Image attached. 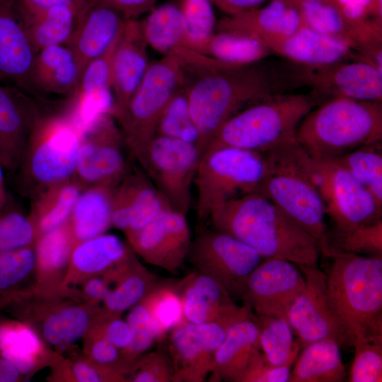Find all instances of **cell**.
Listing matches in <instances>:
<instances>
[{
  "label": "cell",
  "mask_w": 382,
  "mask_h": 382,
  "mask_svg": "<svg viewBox=\"0 0 382 382\" xmlns=\"http://www.w3.org/2000/svg\"><path fill=\"white\" fill-rule=\"evenodd\" d=\"M329 259L327 295L352 347L358 341H382V256L334 250Z\"/></svg>",
  "instance_id": "cell-3"
},
{
  "label": "cell",
  "mask_w": 382,
  "mask_h": 382,
  "mask_svg": "<svg viewBox=\"0 0 382 382\" xmlns=\"http://www.w3.org/2000/svg\"><path fill=\"white\" fill-rule=\"evenodd\" d=\"M125 236L136 255L148 264L173 274L187 259L192 241L186 214L173 208Z\"/></svg>",
  "instance_id": "cell-18"
},
{
  "label": "cell",
  "mask_w": 382,
  "mask_h": 382,
  "mask_svg": "<svg viewBox=\"0 0 382 382\" xmlns=\"http://www.w3.org/2000/svg\"><path fill=\"white\" fill-rule=\"evenodd\" d=\"M102 325L105 335L117 349L122 352L129 347L132 332L127 322L121 316H108L103 313Z\"/></svg>",
  "instance_id": "cell-56"
},
{
  "label": "cell",
  "mask_w": 382,
  "mask_h": 382,
  "mask_svg": "<svg viewBox=\"0 0 382 382\" xmlns=\"http://www.w3.org/2000/svg\"><path fill=\"white\" fill-rule=\"evenodd\" d=\"M292 365L275 366L260 349L254 354L239 382H289Z\"/></svg>",
  "instance_id": "cell-54"
},
{
  "label": "cell",
  "mask_w": 382,
  "mask_h": 382,
  "mask_svg": "<svg viewBox=\"0 0 382 382\" xmlns=\"http://www.w3.org/2000/svg\"><path fill=\"white\" fill-rule=\"evenodd\" d=\"M306 26L294 0H270L263 8L227 15L216 22L215 31H228L255 37L272 50Z\"/></svg>",
  "instance_id": "cell-21"
},
{
  "label": "cell",
  "mask_w": 382,
  "mask_h": 382,
  "mask_svg": "<svg viewBox=\"0 0 382 382\" xmlns=\"http://www.w3.org/2000/svg\"><path fill=\"white\" fill-rule=\"evenodd\" d=\"M113 188L96 185L80 193L69 218L75 244L105 233L112 226Z\"/></svg>",
  "instance_id": "cell-34"
},
{
  "label": "cell",
  "mask_w": 382,
  "mask_h": 382,
  "mask_svg": "<svg viewBox=\"0 0 382 382\" xmlns=\"http://www.w3.org/2000/svg\"><path fill=\"white\" fill-rule=\"evenodd\" d=\"M184 322L234 324L253 315L245 305L238 306L212 278L197 271L180 280Z\"/></svg>",
  "instance_id": "cell-22"
},
{
  "label": "cell",
  "mask_w": 382,
  "mask_h": 382,
  "mask_svg": "<svg viewBox=\"0 0 382 382\" xmlns=\"http://www.w3.org/2000/svg\"><path fill=\"white\" fill-rule=\"evenodd\" d=\"M88 0H16L23 19L35 16L56 6L66 5L81 9Z\"/></svg>",
  "instance_id": "cell-58"
},
{
  "label": "cell",
  "mask_w": 382,
  "mask_h": 382,
  "mask_svg": "<svg viewBox=\"0 0 382 382\" xmlns=\"http://www.w3.org/2000/svg\"><path fill=\"white\" fill-rule=\"evenodd\" d=\"M74 382H126L127 378L110 369L99 365L83 354L71 360Z\"/></svg>",
  "instance_id": "cell-55"
},
{
  "label": "cell",
  "mask_w": 382,
  "mask_h": 382,
  "mask_svg": "<svg viewBox=\"0 0 382 382\" xmlns=\"http://www.w3.org/2000/svg\"><path fill=\"white\" fill-rule=\"evenodd\" d=\"M42 115L31 94L0 83V163L18 168L30 134Z\"/></svg>",
  "instance_id": "cell-23"
},
{
  "label": "cell",
  "mask_w": 382,
  "mask_h": 382,
  "mask_svg": "<svg viewBox=\"0 0 382 382\" xmlns=\"http://www.w3.org/2000/svg\"><path fill=\"white\" fill-rule=\"evenodd\" d=\"M103 316L83 337L82 354L93 362L124 375L127 379L134 366L105 335Z\"/></svg>",
  "instance_id": "cell-47"
},
{
  "label": "cell",
  "mask_w": 382,
  "mask_h": 382,
  "mask_svg": "<svg viewBox=\"0 0 382 382\" xmlns=\"http://www.w3.org/2000/svg\"><path fill=\"white\" fill-rule=\"evenodd\" d=\"M127 19L103 2L88 0L79 11L76 30L66 45L74 53L81 74L89 62L109 49Z\"/></svg>",
  "instance_id": "cell-26"
},
{
  "label": "cell",
  "mask_w": 382,
  "mask_h": 382,
  "mask_svg": "<svg viewBox=\"0 0 382 382\" xmlns=\"http://www.w3.org/2000/svg\"><path fill=\"white\" fill-rule=\"evenodd\" d=\"M354 357L349 372V382L382 381V341L355 342Z\"/></svg>",
  "instance_id": "cell-51"
},
{
  "label": "cell",
  "mask_w": 382,
  "mask_h": 382,
  "mask_svg": "<svg viewBox=\"0 0 382 382\" xmlns=\"http://www.w3.org/2000/svg\"><path fill=\"white\" fill-rule=\"evenodd\" d=\"M81 138L66 115H42L30 134L19 166L24 180H32L42 190L72 178Z\"/></svg>",
  "instance_id": "cell-11"
},
{
  "label": "cell",
  "mask_w": 382,
  "mask_h": 382,
  "mask_svg": "<svg viewBox=\"0 0 382 382\" xmlns=\"http://www.w3.org/2000/svg\"><path fill=\"white\" fill-rule=\"evenodd\" d=\"M200 158L195 144L156 134L137 158L171 207L186 214Z\"/></svg>",
  "instance_id": "cell-13"
},
{
  "label": "cell",
  "mask_w": 382,
  "mask_h": 382,
  "mask_svg": "<svg viewBox=\"0 0 382 382\" xmlns=\"http://www.w3.org/2000/svg\"><path fill=\"white\" fill-rule=\"evenodd\" d=\"M170 52L179 69L201 156L219 129L242 110L294 86L286 65L262 61L236 65L178 46Z\"/></svg>",
  "instance_id": "cell-1"
},
{
  "label": "cell",
  "mask_w": 382,
  "mask_h": 382,
  "mask_svg": "<svg viewBox=\"0 0 382 382\" xmlns=\"http://www.w3.org/2000/svg\"><path fill=\"white\" fill-rule=\"evenodd\" d=\"M301 1H327V0H301Z\"/></svg>",
  "instance_id": "cell-63"
},
{
  "label": "cell",
  "mask_w": 382,
  "mask_h": 382,
  "mask_svg": "<svg viewBox=\"0 0 382 382\" xmlns=\"http://www.w3.org/2000/svg\"><path fill=\"white\" fill-rule=\"evenodd\" d=\"M335 161L382 206V141L361 146Z\"/></svg>",
  "instance_id": "cell-42"
},
{
  "label": "cell",
  "mask_w": 382,
  "mask_h": 382,
  "mask_svg": "<svg viewBox=\"0 0 382 382\" xmlns=\"http://www.w3.org/2000/svg\"><path fill=\"white\" fill-rule=\"evenodd\" d=\"M296 156L321 197L333 230L382 220V206L336 161L312 158L299 145Z\"/></svg>",
  "instance_id": "cell-9"
},
{
  "label": "cell",
  "mask_w": 382,
  "mask_h": 382,
  "mask_svg": "<svg viewBox=\"0 0 382 382\" xmlns=\"http://www.w3.org/2000/svg\"><path fill=\"white\" fill-rule=\"evenodd\" d=\"M122 141L111 115L103 116L82 135L74 174L81 186L115 187L122 180L127 174Z\"/></svg>",
  "instance_id": "cell-16"
},
{
  "label": "cell",
  "mask_w": 382,
  "mask_h": 382,
  "mask_svg": "<svg viewBox=\"0 0 382 382\" xmlns=\"http://www.w3.org/2000/svg\"><path fill=\"white\" fill-rule=\"evenodd\" d=\"M298 267L306 284L290 307L286 319L301 347L327 339L336 341L340 347H352L347 333L329 302L325 274L318 265Z\"/></svg>",
  "instance_id": "cell-15"
},
{
  "label": "cell",
  "mask_w": 382,
  "mask_h": 382,
  "mask_svg": "<svg viewBox=\"0 0 382 382\" xmlns=\"http://www.w3.org/2000/svg\"><path fill=\"white\" fill-rule=\"evenodd\" d=\"M132 250L118 236L103 233L74 245L63 291L71 299V289L89 278L103 275Z\"/></svg>",
  "instance_id": "cell-30"
},
{
  "label": "cell",
  "mask_w": 382,
  "mask_h": 382,
  "mask_svg": "<svg viewBox=\"0 0 382 382\" xmlns=\"http://www.w3.org/2000/svg\"><path fill=\"white\" fill-rule=\"evenodd\" d=\"M289 382H341L346 376L340 345L333 340H323L301 348Z\"/></svg>",
  "instance_id": "cell-35"
},
{
  "label": "cell",
  "mask_w": 382,
  "mask_h": 382,
  "mask_svg": "<svg viewBox=\"0 0 382 382\" xmlns=\"http://www.w3.org/2000/svg\"><path fill=\"white\" fill-rule=\"evenodd\" d=\"M159 281L136 257L101 304L104 313L108 316H121L142 301Z\"/></svg>",
  "instance_id": "cell-40"
},
{
  "label": "cell",
  "mask_w": 382,
  "mask_h": 382,
  "mask_svg": "<svg viewBox=\"0 0 382 382\" xmlns=\"http://www.w3.org/2000/svg\"><path fill=\"white\" fill-rule=\"evenodd\" d=\"M294 263L282 258H265L248 276L241 297L257 316L286 318L304 289L305 277Z\"/></svg>",
  "instance_id": "cell-17"
},
{
  "label": "cell",
  "mask_w": 382,
  "mask_h": 382,
  "mask_svg": "<svg viewBox=\"0 0 382 382\" xmlns=\"http://www.w3.org/2000/svg\"><path fill=\"white\" fill-rule=\"evenodd\" d=\"M332 249L366 256H382V220L329 232Z\"/></svg>",
  "instance_id": "cell-45"
},
{
  "label": "cell",
  "mask_w": 382,
  "mask_h": 382,
  "mask_svg": "<svg viewBox=\"0 0 382 382\" xmlns=\"http://www.w3.org/2000/svg\"><path fill=\"white\" fill-rule=\"evenodd\" d=\"M255 315L233 324L217 348L212 375L214 379L239 382L254 354L260 349Z\"/></svg>",
  "instance_id": "cell-33"
},
{
  "label": "cell",
  "mask_w": 382,
  "mask_h": 382,
  "mask_svg": "<svg viewBox=\"0 0 382 382\" xmlns=\"http://www.w3.org/2000/svg\"><path fill=\"white\" fill-rule=\"evenodd\" d=\"M255 317L259 327V346L265 359L275 366H293L302 347L287 319Z\"/></svg>",
  "instance_id": "cell-41"
},
{
  "label": "cell",
  "mask_w": 382,
  "mask_h": 382,
  "mask_svg": "<svg viewBox=\"0 0 382 382\" xmlns=\"http://www.w3.org/2000/svg\"><path fill=\"white\" fill-rule=\"evenodd\" d=\"M35 263V245L0 253V296L31 286Z\"/></svg>",
  "instance_id": "cell-44"
},
{
  "label": "cell",
  "mask_w": 382,
  "mask_h": 382,
  "mask_svg": "<svg viewBox=\"0 0 382 382\" xmlns=\"http://www.w3.org/2000/svg\"><path fill=\"white\" fill-rule=\"evenodd\" d=\"M81 71L71 50L66 45L50 46L36 53L30 73L31 93L71 96Z\"/></svg>",
  "instance_id": "cell-32"
},
{
  "label": "cell",
  "mask_w": 382,
  "mask_h": 382,
  "mask_svg": "<svg viewBox=\"0 0 382 382\" xmlns=\"http://www.w3.org/2000/svg\"><path fill=\"white\" fill-rule=\"evenodd\" d=\"M120 35L103 54L86 65L71 96V105L66 115L81 136L103 116H113L111 61Z\"/></svg>",
  "instance_id": "cell-20"
},
{
  "label": "cell",
  "mask_w": 382,
  "mask_h": 382,
  "mask_svg": "<svg viewBox=\"0 0 382 382\" xmlns=\"http://www.w3.org/2000/svg\"><path fill=\"white\" fill-rule=\"evenodd\" d=\"M187 259L197 269L241 299L250 274L263 258L253 248L225 233L201 228L192 241Z\"/></svg>",
  "instance_id": "cell-14"
},
{
  "label": "cell",
  "mask_w": 382,
  "mask_h": 382,
  "mask_svg": "<svg viewBox=\"0 0 382 382\" xmlns=\"http://www.w3.org/2000/svg\"><path fill=\"white\" fill-rule=\"evenodd\" d=\"M268 168V161L262 153L233 147L204 152L194 180L198 221L203 224L212 210L222 203L257 192Z\"/></svg>",
  "instance_id": "cell-7"
},
{
  "label": "cell",
  "mask_w": 382,
  "mask_h": 382,
  "mask_svg": "<svg viewBox=\"0 0 382 382\" xmlns=\"http://www.w3.org/2000/svg\"><path fill=\"white\" fill-rule=\"evenodd\" d=\"M295 86L313 90L315 104L335 98L382 102V71L363 60L340 62L321 66L286 64Z\"/></svg>",
  "instance_id": "cell-12"
},
{
  "label": "cell",
  "mask_w": 382,
  "mask_h": 382,
  "mask_svg": "<svg viewBox=\"0 0 382 382\" xmlns=\"http://www.w3.org/2000/svg\"><path fill=\"white\" fill-rule=\"evenodd\" d=\"M0 313L31 326L51 347L65 348L82 339L102 317L101 305L66 297H43L31 286L0 297Z\"/></svg>",
  "instance_id": "cell-8"
},
{
  "label": "cell",
  "mask_w": 382,
  "mask_h": 382,
  "mask_svg": "<svg viewBox=\"0 0 382 382\" xmlns=\"http://www.w3.org/2000/svg\"><path fill=\"white\" fill-rule=\"evenodd\" d=\"M272 52L290 62L305 66L363 60L348 42L323 35L307 26L275 46Z\"/></svg>",
  "instance_id": "cell-31"
},
{
  "label": "cell",
  "mask_w": 382,
  "mask_h": 382,
  "mask_svg": "<svg viewBox=\"0 0 382 382\" xmlns=\"http://www.w3.org/2000/svg\"><path fill=\"white\" fill-rule=\"evenodd\" d=\"M180 86L177 62L171 52L149 62L139 86L114 117L124 141L137 158L156 135L160 118Z\"/></svg>",
  "instance_id": "cell-10"
},
{
  "label": "cell",
  "mask_w": 382,
  "mask_h": 382,
  "mask_svg": "<svg viewBox=\"0 0 382 382\" xmlns=\"http://www.w3.org/2000/svg\"><path fill=\"white\" fill-rule=\"evenodd\" d=\"M188 37L185 47L194 49L214 32L216 21L210 0H180Z\"/></svg>",
  "instance_id": "cell-50"
},
{
  "label": "cell",
  "mask_w": 382,
  "mask_h": 382,
  "mask_svg": "<svg viewBox=\"0 0 382 382\" xmlns=\"http://www.w3.org/2000/svg\"><path fill=\"white\" fill-rule=\"evenodd\" d=\"M4 167L0 163V210L8 204V196L4 184Z\"/></svg>",
  "instance_id": "cell-62"
},
{
  "label": "cell",
  "mask_w": 382,
  "mask_h": 382,
  "mask_svg": "<svg viewBox=\"0 0 382 382\" xmlns=\"http://www.w3.org/2000/svg\"><path fill=\"white\" fill-rule=\"evenodd\" d=\"M296 138L311 157L336 160L382 141V103L346 98L327 100L303 117Z\"/></svg>",
  "instance_id": "cell-4"
},
{
  "label": "cell",
  "mask_w": 382,
  "mask_h": 382,
  "mask_svg": "<svg viewBox=\"0 0 382 382\" xmlns=\"http://www.w3.org/2000/svg\"><path fill=\"white\" fill-rule=\"evenodd\" d=\"M81 190L79 182L71 178L40 192L29 216L37 238L69 221Z\"/></svg>",
  "instance_id": "cell-36"
},
{
  "label": "cell",
  "mask_w": 382,
  "mask_h": 382,
  "mask_svg": "<svg viewBox=\"0 0 382 382\" xmlns=\"http://www.w3.org/2000/svg\"><path fill=\"white\" fill-rule=\"evenodd\" d=\"M80 11L73 6L60 5L23 19L35 52L50 46L66 45L76 30Z\"/></svg>",
  "instance_id": "cell-38"
},
{
  "label": "cell",
  "mask_w": 382,
  "mask_h": 382,
  "mask_svg": "<svg viewBox=\"0 0 382 382\" xmlns=\"http://www.w3.org/2000/svg\"><path fill=\"white\" fill-rule=\"evenodd\" d=\"M298 143L263 153L267 173L257 192L268 198L307 231L317 242L320 253L329 258L326 212L321 197L303 170L296 156Z\"/></svg>",
  "instance_id": "cell-6"
},
{
  "label": "cell",
  "mask_w": 382,
  "mask_h": 382,
  "mask_svg": "<svg viewBox=\"0 0 382 382\" xmlns=\"http://www.w3.org/2000/svg\"><path fill=\"white\" fill-rule=\"evenodd\" d=\"M173 366L168 352L155 350L143 354L127 378L131 382H173Z\"/></svg>",
  "instance_id": "cell-53"
},
{
  "label": "cell",
  "mask_w": 382,
  "mask_h": 382,
  "mask_svg": "<svg viewBox=\"0 0 382 382\" xmlns=\"http://www.w3.org/2000/svg\"><path fill=\"white\" fill-rule=\"evenodd\" d=\"M140 22L148 46L163 55L185 46L187 25L178 6L168 2L156 6Z\"/></svg>",
  "instance_id": "cell-37"
},
{
  "label": "cell",
  "mask_w": 382,
  "mask_h": 382,
  "mask_svg": "<svg viewBox=\"0 0 382 382\" xmlns=\"http://www.w3.org/2000/svg\"><path fill=\"white\" fill-rule=\"evenodd\" d=\"M141 301L161 340L184 322L180 281H159Z\"/></svg>",
  "instance_id": "cell-43"
},
{
  "label": "cell",
  "mask_w": 382,
  "mask_h": 382,
  "mask_svg": "<svg viewBox=\"0 0 382 382\" xmlns=\"http://www.w3.org/2000/svg\"><path fill=\"white\" fill-rule=\"evenodd\" d=\"M74 289L76 301L101 305L111 289L100 275L88 279Z\"/></svg>",
  "instance_id": "cell-57"
},
{
  "label": "cell",
  "mask_w": 382,
  "mask_h": 382,
  "mask_svg": "<svg viewBox=\"0 0 382 382\" xmlns=\"http://www.w3.org/2000/svg\"><path fill=\"white\" fill-rule=\"evenodd\" d=\"M192 50L236 65L258 62L272 54L260 40L245 34L228 31H215Z\"/></svg>",
  "instance_id": "cell-39"
},
{
  "label": "cell",
  "mask_w": 382,
  "mask_h": 382,
  "mask_svg": "<svg viewBox=\"0 0 382 382\" xmlns=\"http://www.w3.org/2000/svg\"><path fill=\"white\" fill-rule=\"evenodd\" d=\"M208 219L213 229L245 243L263 259L282 258L297 266L318 265L320 250L313 236L258 192L218 205Z\"/></svg>",
  "instance_id": "cell-2"
},
{
  "label": "cell",
  "mask_w": 382,
  "mask_h": 382,
  "mask_svg": "<svg viewBox=\"0 0 382 382\" xmlns=\"http://www.w3.org/2000/svg\"><path fill=\"white\" fill-rule=\"evenodd\" d=\"M21 381L26 380L14 366L0 355V382Z\"/></svg>",
  "instance_id": "cell-61"
},
{
  "label": "cell",
  "mask_w": 382,
  "mask_h": 382,
  "mask_svg": "<svg viewBox=\"0 0 382 382\" xmlns=\"http://www.w3.org/2000/svg\"><path fill=\"white\" fill-rule=\"evenodd\" d=\"M126 321L130 328L132 339L129 347L121 352L125 359L134 366L156 342L161 340L141 301L129 309Z\"/></svg>",
  "instance_id": "cell-49"
},
{
  "label": "cell",
  "mask_w": 382,
  "mask_h": 382,
  "mask_svg": "<svg viewBox=\"0 0 382 382\" xmlns=\"http://www.w3.org/2000/svg\"><path fill=\"white\" fill-rule=\"evenodd\" d=\"M220 10L227 15H233L245 11L258 8L268 0H210Z\"/></svg>",
  "instance_id": "cell-60"
},
{
  "label": "cell",
  "mask_w": 382,
  "mask_h": 382,
  "mask_svg": "<svg viewBox=\"0 0 382 382\" xmlns=\"http://www.w3.org/2000/svg\"><path fill=\"white\" fill-rule=\"evenodd\" d=\"M0 355L14 366L26 381L64 358L47 345L31 326L1 313Z\"/></svg>",
  "instance_id": "cell-28"
},
{
  "label": "cell",
  "mask_w": 382,
  "mask_h": 382,
  "mask_svg": "<svg viewBox=\"0 0 382 382\" xmlns=\"http://www.w3.org/2000/svg\"><path fill=\"white\" fill-rule=\"evenodd\" d=\"M172 208L146 173L125 175L113 188L112 226L134 233Z\"/></svg>",
  "instance_id": "cell-24"
},
{
  "label": "cell",
  "mask_w": 382,
  "mask_h": 382,
  "mask_svg": "<svg viewBox=\"0 0 382 382\" xmlns=\"http://www.w3.org/2000/svg\"><path fill=\"white\" fill-rule=\"evenodd\" d=\"M123 14L127 18H137L153 9L158 0H98Z\"/></svg>",
  "instance_id": "cell-59"
},
{
  "label": "cell",
  "mask_w": 382,
  "mask_h": 382,
  "mask_svg": "<svg viewBox=\"0 0 382 382\" xmlns=\"http://www.w3.org/2000/svg\"><path fill=\"white\" fill-rule=\"evenodd\" d=\"M147 46L140 21L127 19L111 61L114 117L125 107L146 71L149 64Z\"/></svg>",
  "instance_id": "cell-27"
},
{
  "label": "cell",
  "mask_w": 382,
  "mask_h": 382,
  "mask_svg": "<svg viewBox=\"0 0 382 382\" xmlns=\"http://www.w3.org/2000/svg\"><path fill=\"white\" fill-rule=\"evenodd\" d=\"M156 134L179 139L197 145L199 132L192 120L187 99L181 86L163 112L158 124Z\"/></svg>",
  "instance_id": "cell-46"
},
{
  "label": "cell",
  "mask_w": 382,
  "mask_h": 382,
  "mask_svg": "<svg viewBox=\"0 0 382 382\" xmlns=\"http://www.w3.org/2000/svg\"><path fill=\"white\" fill-rule=\"evenodd\" d=\"M232 325L183 322L171 330L168 352L173 382L205 381L212 374L215 352Z\"/></svg>",
  "instance_id": "cell-19"
},
{
  "label": "cell",
  "mask_w": 382,
  "mask_h": 382,
  "mask_svg": "<svg viewBox=\"0 0 382 382\" xmlns=\"http://www.w3.org/2000/svg\"><path fill=\"white\" fill-rule=\"evenodd\" d=\"M315 105L311 94L272 96L228 119L203 154L222 147L263 154L295 144L300 122Z\"/></svg>",
  "instance_id": "cell-5"
},
{
  "label": "cell",
  "mask_w": 382,
  "mask_h": 382,
  "mask_svg": "<svg viewBox=\"0 0 382 382\" xmlns=\"http://www.w3.org/2000/svg\"><path fill=\"white\" fill-rule=\"evenodd\" d=\"M35 54L16 0H0V83L32 94Z\"/></svg>",
  "instance_id": "cell-25"
},
{
  "label": "cell",
  "mask_w": 382,
  "mask_h": 382,
  "mask_svg": "<svg viewBox=\"0 0 382 382\" xmlns=\"http://www.w3.org/2000/svg\"><path fill=\"white\" fill-rule=\"evenodd\" d=\"M74 245L69 219L37 238L35 243V277L31 286L35 294L43 297L69 298L62 285Z\"/></svg>",
  "instance_id": "cell-29"
},
{
  "label": "cell",
  "mask_w": 382,
  "mask_h": 382,
  "mask_svg": "<svg viewBox=\"0 0 382 382\" xmlns=\"http://www.w3.org/2000/svg\"><path fill=\"white\" fill-rule=\"evenodd\" d=\"M356 28L382 27V0H327Z\"/></svg>",
  "instance_id": "cell-52"
},
{
  "label": "cell",
  "mask_w": 382,
  "mask_h": 382,
  "mask_svg": "<svg viewBox=\"0 0 382 382\" xmlns=\"http://www.w3.org/2000/svg\"><path fill=\"white\" fill-rule=\"evenodd\" d=\"M35 227L29 216L8 208L0 210V253L34 245Z\"/></svg>",
  "instance_id": "cell-48"
}]
</instances>
